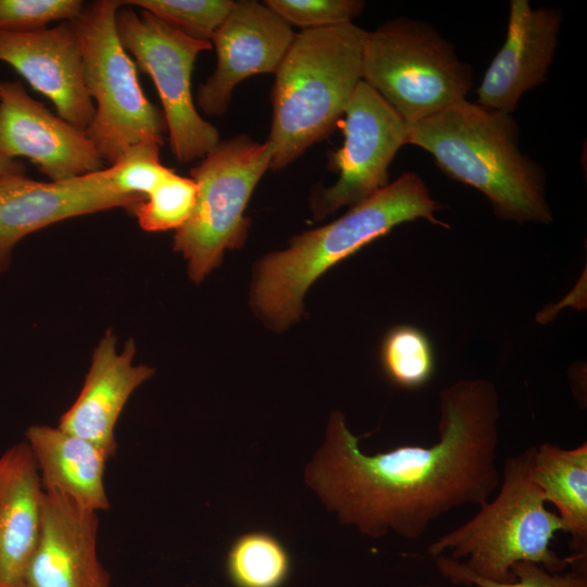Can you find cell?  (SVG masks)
I'll return each instance as SVG.
<instances>
[{"mask_svg": "<svg viewBox=\"0 0 587 587\" xmlns=\"http://www.w3.org/2000/svg\"><path fill=\"white\" fill-rule=\"evenodd\" d=\"M438 441L367 454L340 412L305 469L307 484L339 522L380 538L420 539L441 516L482 507L498 489L499 397L488 379H461L440 392Z\"/></svg>", "mask_w": 587, "mask_h": 587, "instance_id": "6da1fadb", "label": "cell"}, {"mask_svg": "<svg viewBox=\"0 0 587 587\" xmlns=\"http://www.w3.org/2000/svg\"><path fill=\"white\" fill-rule=\"evenodd\" d=\"M407 143L432 154L451 179L479 190L499 218L552 221L544 171L521 151L511 114L464 99L409 126Z\"/></svg>", "mask_w": 587, "mask_h": 587, "instance_id": "7a4b0ae2", "label": "cell"}, {"mask_svg": "<svg viewBox=\"0 0 587 587\" xmlns=\"http://www.w3.org/2000/svg\"><path fill=\"white\" fill-rule=\"evenodd\" d=\"M441 209L420 176L403 173L338 220L262 259L252 290L255 310L276 329L288 326L300 316L307 289L326 270L400 224L424 218L449 228L435 215Z\"/></svg>", "mask_w": 587, "mask_h": 587, "instance_id": "3957f363", "label": "cell"}, {"mask_svg": "<svg viewBox=\"0 0 587 587\" xmlns=\"http://www.w3.org/2000/svg\"><path fill=\"white\" fill-rule=\"evenodd\" d=\"M367 35L353 23L297 33L272 89L271 170L288 166L338 125L362 80Z\"/></svg>", "mask_w": 587, "mask_h": 587, "instance_id": "277c9868", "label": "cell"}, {"mask_svg": "<svg viewBox=\"0 0 587 587\" xmlns=\"http://www.w3.org/2000/svg\"><path fill=\"white\" fill-rule=\"evenodd\" d=\"M535 446L505 459L497 496L454 529L427 548L437 567H447L497 583L515 580L511 569L533 562L552 573L563 572L571 559L551 548L561 517L546 508L530 477Z\"/></svg>", "mask_w": 587, "mask_h": 587, "instance_id": "5b68a950", "label": "cell"}, {"mask_svg": "<svg viewBox=\"0 0 587 587\" xmlns=\"http://www.w3.org/2000/svg\"><path fill=\"white\" fill-rule=\"evenodd\" d=\"M123 5L120 0L92 1L71 21L86 88L95 104L86 134L110 165L141 141L163 145L167 130L163 113L146 97L137 65L121 42L115 18Z\"/></svg>", "mask_w": 587, "mask_h": 587, "instance_id": "8992f818", "label": "cell"}, {"mask_svg": "<svg viewBox=\"0 0 587 587\" xmlns=\"http://www.w3.org/2000/svg\"><path fill=\"white\" fill-rule=\"evenodd\" d=\"M362 80L411 126L466 99L473 71L429 24L401 17L369 32Z\"/></svg>", "mask_w": 587, "mask_h": 587, "instance_id": "52a82bcc", "label": "cell"}, {"mask_svg": "<svg viewBox=\"0 0 587 587\" xmlns=\"http://www.w3.org/2000/svg\"><path fill=\"white\" fill-rule=\"evenodd\" d=\"M273 148L247 135L220 141L195 167V208L174 235V250L188 261L199 283L221 262L224 251L243 243L249 226L245 209L257 184L271 168Z\"/></svg>", "mask_w": 587, "mask_h": 587, "instance_id": "ba28073f", "label": "cell"}, {"mask_svg": "<svg viewBox=\"0 0 587 587\" xmlns=\"http://www.w3.org/2000/svg\"><path fill=\"white\" fill-rule=\"evenodd\" d=\"M115 22L125 50L155 86L173 154L182 163L203 159L221 140L218 130L196 109L191 75L197 57L211 50V42L190 37L145 10L137 14L121 8Z\"/></svg>", "mask_w": 587, "mask_h": 587, "instance_id": "9c48e42d", "label": "cell"}, {"mask_svg": "<svg viewBox=\"0 0 587 587\" xmlns=\"http://www.w3.org/2000/svg\"><path fill=\"white\" fill-rule=\"evenodd\" d=\"M342 117L344 142L328 160V168L338 173V179L313 196L316 218L345 205L351 208L385 188L389 165L407 143V123L364 80L355 88Z\"/></svg>", "mask_w": 587, "mask_h": 587, "instance_id": "30bf717a", "label": "cell"}, {"mask_svg": "<svg viewBox=\"0 0 587 587\" xmlns=\"http://www.w3.org/2000/svg\"><path fill=\"white\" fill-rule=\"evenodd\" d=\"M0 154L27 158L51 182L104 168L86 132L32 98L18 80L0 84Z\"/></svg>", "mask_w": 587, "mask_h": 587, "instance_id": "8fae6325", "label": "cell"}, {"mask_svg": "<svg viewBox=\"0 0 587 587\" xmlns=\"http://www.w3.org/2000/svg\"><path fill=\"white\" fill-rule=\"evenodd\" d=\"M297 33L264 3L235 1L210 42L216 67L200 85L197 103L208 115L226 112L235 87L257 74H275Z\"/></svg>", "mask_w": 587, "mask_h": 587, "instance_id": "7c38bea8", "label": "cell"}, {"mask_svg": "<svg viewBox=\"0 0 587 587\" xmlns=\"http://www.w3.org/2000/svg\"><path fill=\"white\" fill-rule=\"evenodd\" d=\"M143 198L114 191L103 168L62 182H37L24 175L0 180V272L14 246L27 235L66 218L113 208L132 211Z\"/></svg>", "mask_w": 587, "mask_h": 587, "instance_id": "4fadbf2b", "label": "cell"}, {"mask_svg": "<svg viewBox=\"0 0 587 587\" xmlns=\"http://www.w3.org/2000/svg\"><path fill=\"white\" fill-rule=\"evenodd\" d=\"M0 61L48 98L61 118L86 132L95 104L71 22L27 33H0Z\"/></svg>", "mask_w": 587, "mask_h": 587, "instance_id": "5bb4252c", "label": "cell"}, {"mask_svg": "<svg viewBox=\"0 0 587 587\" xmlns=\"http://www.w3.org/2000/svg\"><path fill=\"white\" fill-rule=\"evenodd\" d=\"M97 534L98 512L43 489L39 538L23 587H111Z\"/></svg>", "mask_w": 587, "mask_h": 587, "instance_id": "9a60e30c", "label": "cell"}, {"mask_svg": "<svg viewBox=\"0 0 587 587\" xmlns=\"http://www.w3.org/2000/svg\"><path fill=\"white\" fill-rule=\"evenodd\" d=\"M562 12L554 7L532 8L512 0L507 36L476 90V103L511 114L521 97L545 83L553 61Z\"/></svg>", "mask_w": 587, "mask_h": 587, "instance_id": "2e32d148", "label": "cell"}, {"mask_svg": "<svg viewBox=\"0 0 587 587\" xmlns=\"http://www.w3.org/2000/svg\"><path fill=\"white\" fill-rule=\"evenodd\" d=\"M109 329L95 349L83 388L72 407L61 416L59 428L79 436L112 457L117 448L115 426L132 394L154 371L135 365L136 346L129 339L121 352Z\"/></svg>", "mask_w": 587, "mask_h": 587, "instance_id": "e0dca14e", "label": "cell"}, {"mask_svg": "<svg viewBox=\"0 0 587 587\" xmlns=\"http://www.w3.org/2000/svg\"><path fill=\"white\" fill-rule=\"evenodd\" d=\"M0 488V587H23L41 524L43 487L26 441L5 452Z\"/></svg>", "mask_w": 587, "mask_h": 587, "instance_id": "ac0fdd59", "label": "cell"}, {"mask_svg": "<svg viewBox=\"0 0 587 587\" xmlns=\"http://www.w3.org/2000/svg\"><path fill=\"white\" fill-rule=\"evenodd\" d=\"M25 436L45 490L57 491L96 512L110 508L104 471L111 457L104 450L48 425H32Z\"/></svg>", "mask_w": 587, "mask_h": 587, "instance_id": "d6986e66", "label": "cell"}, {"mask_svg": "<svg viewBox=\"0 0 587 587\" xmlns=\"http://www.w3.org/2000/svg\"><path fill=\"white\" fill-rule=\"evenodd\" d=\"M530 477L551 502L571 536L572 569L587 571V444L563 449L550 442L535 446Z\"/></svg>", "mask_w": 587, "mask_h": 587, "instance_id": "ffe728a7", "label": "cell"}, {"mask_svg": "<svg viewBox=\"0 0 587 587\" xmlns=\"http://www.w3.org/2000/svg\"><path fill=\"white\" fill-rule=\"evenodd\" d=\"M225 567L235 587H282L289 577L291 559L277 537L252 530L232 542Z\"/></svg>", "mask_w": 587, "mask_h": 587, "instance_id": "44dd1931", "label": "cell"}, {"mask_svg": "<svg viewBox=\"0 0 587 587\" xmlns=\"http://www.w3.org/2000/svg\"><path fill=\"white\" fill-rule=\"evenodd\" d=\"M382 365L397 386L414 389L428 382L434 372V352L426 335L416 327H394L384 338Z\"/></svg>", "mask_w": 587, "mask_h": 587, "instance_id": "7402d4cb", "label": "cell"}, {"mask_svg": "<svg viewBox=\"0 0 587 587\" xmlns=\"http://www.w3.org/2000/svg\"><path fill=\"white\" fill-rule=\"evenodd\" d=\"M196 198L197 186L193 179L174 172L132 211L146 232L177 230L190 217Z\"/></svg>", "mask_w": 587, "mask_h": 587, "instance_id": "603a6c76", "label": "cell"}, {"mask_svg": "<svg viewBox=\"0 0 587 587\" xmlns=\"http://www.w3.org/2000/svg\"><path fill=\"white\" fill-rule=\"evenodd\" d=\"M162 143L146 140L129 147L103 174L117 193L128 197H146L166 177L174 173V168L163 165L160 161V147Z\"/></svg>", "mask_w": 587, "mask_h": 587, "instance_id": "cb8c5ba5", "label": "cell"}, {"mask_svg": "<svg viewBox=\"0 0 587 587\" xmlns=\"http://www.w3.org/2000/svg\"><path fill=\"white\" fill-rule=\"evenodd\" d=\"M232 0H127L135 5L200 40L210 41L230 12Z\"/></svg>", "mask_w": 587, "mask_h": 587, "instance_id": "d4e9b609", "label": "cell"}, {"mask_svg": "<svg viewBox=\"0 0 587 587\" xmlns=\"http://www.w3.org/2000/svg\"><path fill=\"white\" fill-rule=\"evenodd\" d=\"M263 3L291 27L302 29L352 23L365 7L361 0H266Z\"/></svg>", "mask_w": 587, "mask_h": 587, "instance_id": "484cf974", "label": "cell"}, {"mask_svg": "<svg viewBox=\"0 0 587 587\" xmlns=\"http://www.w3.org/2000/svg\"><path fill=\"white\" fill-rule=\"evenodd\" d=\"M83 9L80 0H0V33H27L55 21L71 22Z\"/></svg>", "mask_w": 587, "mask_h": 587, "instance_id": "4316f807", "label": "cell"}, {"mask_svg": "<svg viewBox=\"0 0 587 587\" xmlns=\"http://www.w3.org/2000/svg\"><path fill=\"white\" fill-rule=\"evenodd\" d=\"M442 576L454 585L477 587H587V571L571 569L569 572L552 573L533 562L515 563L511 572L515 580L497 583L447 567H437Z\"/></svg>", "mask_w": 587, "mask_h": 587, "instance_id": "83f0119b", "label": "cell"}, {"mask_svg": "<svg viewBox=\"0 0 587 587\" xmlns=\"http://www.w3.org/2000/svg\"><path fill=\"white\" fill-rule=\"evenodd\" d=\"M25 165L16 159L0 154V180L13 175H24Z\"/></svg>", "mask_w": 587, "mask_h": 587, "instance_id": "f1b7e54d", "label": "cell"}, {"mask_svg": "<svg viewBox=\"0 0 587 587\" xmlns=\"http://www.w3.org/2000/svg\"><path fill=\"white\" fill-rule=\"evenodd\" d=\"M5 471H7V455L5 453H3L0 457V488L4 479Z\"/></svg>", "mask_w": 587, "mask_h": 587, "instance_id": "f546056e", "label": "cell"}, {"mask_svg": "<svg viewBox=\"0 0 587 587\" xmlns=\"http://www.w3.org/2000/svg\"><path fill=\"white\" fill-rule=\"evenodd\" d=\"M413 587H437V586H430V585H417V586H413Z\"/></svg>", "mask_w": 587, "mask_h": 587, "instance_id": "4dcf8cb0", "label": "cell"}, {"mask_svg": "<svg viewBox=\"0 0 587 587\" xmlns=\"http://www.w3.org/2000/svg\"><path fill=\"white\" fill-rule=\"evenodd\" d=\"M0 84H1V82H0Z\"/></svg>", "mask_w": 587, "mask_h": 587, "instance_id": "1f68e13d", "label": "cell"}]
</instances>
